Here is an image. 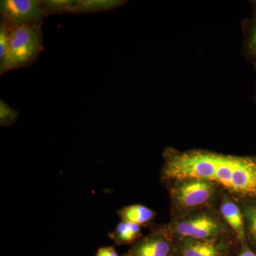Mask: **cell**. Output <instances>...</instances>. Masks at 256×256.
Returning a JSON list of instances; mask_svg holds the SVG:
<instances>
[{"mask_svg":"<svg viewBox=\"0 0 256 256\" xmlns=\"http://www.w3.org/2000/svg\"><path fill=\"white\" fill-rule=\"evenodd\" d=\"M162 156L160 180L163 184L180 178H200L218 185L237 201L256 198V156L168 146Z\"/></svg>","mask_w":256,"mask_h":256,"instance_id":"6da1fadb","label":"cell"},{"mask_svg":"<svg viewBox=\"0 0 256 256\" xmlns=\"http://www.w3.org/2000/svg\"><path fill=\"white\" fill-rule=\"evenodd\" d=\"M142 228L137 224L122 220L118 224L114 232L108 234V236L116 245L132 246L143 236Z\"/></svg>","mask_w":256,"mask_h":256,"instance_id":"7c38bea8","label":"cell"},{"mask_svg":"<svg viewBox=\"0 0 256 256\" xmlns=\"http://www.w3.org/2000/svg\"><path fill=\"white\" fill-rule=\"evenodd\" d=\"M217 210L224 222L235 236L238 244H247L244 217L239 202L227 192L222 191Z\"/></svg>","mask_w":256,"mask_h":256,"instance_id":"ba28073f","label":"cell"},{"mask_svg":"<svg viewBox=\"0 0 256 256\" xmlns=\"http://www.w3.org/2000/svg\"><path fill=\"white\" fill-rule=\"evenodd\" d=\"M43 23L13 28L6 56L0 63V75L32 65L44 50Z\"/></svg>","mask_w":256,"mask_h":256,"instance_id":"277c9868","label":"cell"},{"mask_svg":"<svg viewBox=\"0 0 256 256\" xmlns=\"http://www.w3.org/2000/svg\"><path fill=\"white\" fill-rule=\"evenodd\" d=\"M127 1L124 0H75L72 14H92L111 11L120 8Z\"/></svg>","mask_w":256,"mask_h":256,"instance_id":"30bf717a","label":"cell"},{"mask_svg":"<svg viewBox=\"0 0 256 256\" xmlns=\"http://www.w3.org/2000/svg\"><path fill=\"white\" fill-rule=\"evenodd\" d=\"M0 14L13 28L38 24L46 18L42 0H2Z\"/></svg>","mask_w":256,"mask_h":256,"instance_id":"5b68a950","label":"cell"},{"mask_svg":"<svg viewBox=\"0 0 256 256\" xmlns=\"http://www.w3.org/2000/svg\"><path fill=\"white\" fill-rule=\"evenodd\" d=\"M170 198V220L205 208H217L223 190L216 184L195 178L164 183Z\"/></svg>","mask_w":256,"mask_h":256,"instance_id":"7a4b0ae2","label":"cell"},{"mask_svg":"<svg viewBox=\"0 0 256 256\" xmlns=\"http://www.w3.org/2000/svg\"><path fill=\"white\" fill-rule=\"evenodd\" d=\"M250 4L254 5V6H256V0L255 1H250Z\"/></svg>","mask_w":256,"mask_h":256,"instance_id":"ffe728a7","label":"cell"},{"mask_svg":"<svg viewBox=\"0 0 256 256\" xmlns=\"http://www.w3.org/2000/svg\"><path fill=\"white\" fill-rule=\"evenodd\" d=\"M20 114L18 110L11 107L3 100H0V126L9 127L15 124Z\"/></svg>","mask_w":256,"mask_h":256,"instance_id":"9a60e30c","label":"cell"},{"mask_svg":"<svg viewBox=\"0 0 256 256\" xmlns=\"http://www.w3.org/2000/svg\"><path fill=\"white\" fill-rule=\"evenodd\" d=\"M235 256H256V252L249 246L248 244H238L236 250Z\"/></svg>","mask_w":256,"mask_h":256,"instance_id":"e0dca14e","label":"cell"},{"mask_svg":"<svg viewBox=\"0 0 256 256\" xmlns=\"http://www.w3.org/2000/svg\"><path fill=\"white\" fill-rule=\"evenodd\" d=\"M118 214L124 222L137 224L140 226H150L156 214L151 208L140 204H133L118 210Z\"/></svg>","mask_w":256,"mask_h":256,"instance_id":"8fae6325","label":"cell"},{"mask_svg":"<svg viewBox=\"0 0 256 256\" xmlns=\"http://www.w3.org/2000/svg\"><path fill=\"white\" fill-rule=\"evenodd\" d=\"M150 232L131 246L128 256H176L175 240L161 225L150 226Z\"/></svg>","mask_w":256,"mask_h":256,"instance_id":"52a82bcc","label":"cell"},{"mask_svg":"<svg viewBox=\"0 0 256 256\" xmlns=\"http://www.w3.org/2000/svg\"><path fill=\"white\" fill-rule=\"evenodd\" d=\"M239 204L244 214L248 244L256 252V198L242 200Z\"/></svg>","mask_w":256,"mask_h":256,"instance_id":"4fadbf2b","label":"cell"},{"mask_svg":"<svg viewBox=\"0 0 256 256\" xmlns=\"http://www.w3.org/2000/svg\"><path fill=\"white\" fill-rule=\"evenodd\" d=\"M162 226L174 240L184 238L208 240L224 237L236 238L217 208L192 212L181 218L170 220L169 223L162 224Z\"/></svg>","mask_w":256,"mask_h":256,"instance_id":"3957f363","label":"cell"},{"mask_svg":"<svg viewBox=\"0 0 256 256\" xmlns=\"http://www.w3.org/2000/svg\"><path fill=\"white\" fill-rule=\"evenodd\" d=\"M96 256H119L114 247L100 248L96 252Z\"/></svg>","mask_w":256,"mask_h":256,"instance_id":"ac0fdd59","label":"cell"},{"mask_svg":"<svg viewBox=\"0 0 256 256\" xmlns=\"http://www.w3.org/2000/svg\"><path fill=\"white\" fill-rule=\"evenodd\" d=\"M256 72V82H255V89H254V101L255 102L256 106V66H254Z\"/></svg>","mask_w":256,"mask_h":256,"instance_id":"d6986e66","label":"cell"},{"mask_svg":"<svg viewBox=\"0 0 256 256\" xmlns=\"http://www.w3.org/2000/svg\"><path fill=\"white\" fill-rule=\"evenodd\" d=\"M12 26L1 18L0 22V63L3 62L9 47L10 37H11Z\"/></svg>","mask_w":256,"mask_h":256,"instance_id":"2e32d148","label":"cell"},{"mask_svg":"<svg viewBox=\"0 0 256 256\" xmlns=\"http://www.w3.org/2000/svg\"><path fill=\"white\" fill-rule=\"evenodd\" d=\"M75 0H42V8L46 18L50 15L72 13Z\"/></svg>","mask_w":256,"mask_h":256,"instance_id":"5bb4252c","label":"cell"},{"mask_svg":"<svg viewBox=\"0 0 256 256\" xmlns=\"http://www.w3.org/2000/svg\"><path fill=\"white\" fill-rule=\"evenodd\" d=\"M252 6L250 16L242 22V54L244 58L256 66V6Z\"/></svg>","mask_w":256,"mask_h":256,"instance_id":"9c48e42d","label":"cell"},{"mask_svg":"<svg viewBox=\"0 0 256 256\" xmlns=\"http://www.w3.org/2000/svg\"><path fill=\"white\" fill-rule=\"evenodd\" d=\"M124 256H128V255H126H126H124Z\"/></svg>","mask_w":256,"mask_h":256,"instance_id":"44dd1931","label":"cell"},{"mask_svg":"<svg viewBox=\"0 0 256 256\" xmlns=\"http://www.w3.org/2000/svg\"><path fill=\"white\" fill-rule=\"evenodd\" d=\"M176 256H235L238 242L235 237L196 240H175Z\"/></svg>","mask_w":256,"mask_h":256,"instance_id":"8992f818","label":"cell"}]
</instances>
